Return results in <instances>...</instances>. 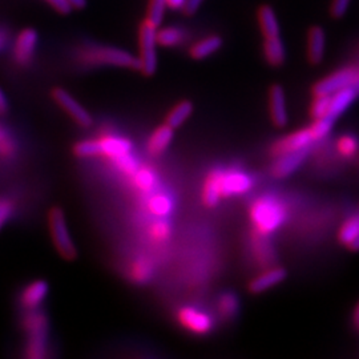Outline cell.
Returning <instances> with one entry per match:
<instances>
[{
	"mask_svg": "<svg viewBox=\"0 0 359 359\" xmlns=\"http://www.w3.org/2000/svg\"><path fill=\"white\" fill-rule=\"evenodd\" d=\"M253 180L241 170H212L205 180L203 189V203L206 208L218 205L222 197H231L249 192Z\"/></svg>",
	"mask_w": 359,
	"mask_h": 359,
	"instance_id": "obj_1",
	"label": "cell"
},
{
	"mask_svg": "<svg viewBox=\"0 0 359 359\" xmlns=\"http://www.w3.org/2000/svg\"><path fill=\"white\" fill-rule=\"evenodd\" d=\"M250 218L258 234L268 236L277 231L286 218L285 206L276 198L264 197L250 208Z\"/></svg>",
	"mask_w": 359,
	"mask_h": 359,
	"instance_id": "obj_2",
	"label": "cell"
},
{
	"mask_svg": "<svg viewBox=\"0 0 359 359\" xmlns=\"http://www.w3.org/2000/svg\"><path fill=\"white\" fill-rule=\"evenodd\" d=\"M81 60L86 65H111L140 71L139 57L121 48L109 46H92L81 52Z\"/></svg>",
	"mask_w": 359,
	"mask_h": 359,
	"instance_id": "obj_3",
	"label": "cell"
},
{
	"mask_svg": "<svg viewBox=\"0 0 359 359\" xmlns=\"http://www.w3.org/2000/svg\"><path fill=\"white\" fill-rule=\"evenodd\" d=\"M27 333L26 355L28 358L40 359L46 357L48 321L38 310L27 311L23 320Z\"/></svg>",
	"mask_w": 359,
	"mask_h": 359,
	"instance_id": "obj_4",
	"label": "cell"
},
{
	"mask_svg": "<svg viewBox=\"0 0 359 359\" xmlns=\"http://www.w3.org/2000/svg\"><path fill=\"white\" fill-rule=\"evenodd\" d=\"M48 226L52 241L59 255L69 261L75 259L77 255L76 246L74 244V240L68 229L65 212L60 208H52L50 210Z\"/></svg>",
	"mask_w": 359,
	"mask_h": 359,
	"instance_id": "obj_5",
	"label": "cell"
},
{
	"mask_svg": "<svg viewBox=\"0 0 359 359\" xmlns=\"http://www.w3.org/2000/svg\"><path fill=\"white\" fill-rule=\"evenodd\" d=\"M157 28L145 19L139 29L140 72L145 76H154L157 71Z\"/></svg>",
	"mask_w": 359,
	"mask_h": 359,
	"instance_id": "obj_6",
	"label": "cell"
},
{
	"mask_svg": "<svg viewBox=\"0 0 359 359\" xmlns=\"http://www.w3.org/2000/svg\"><path fill=\"white\" fill-rule=\"evenodd\" d=\"M350 86H359V63L344 65L329 74L313 86L311 92L313 95H332Z\"/></svg>",
	"mask_w": 359,
	"mask_h": 359,
	"instance_id": "obj_7",
	"label": "cell"
},
{
	"mask_svg": "<svg viewBox=\"0 0 359 359\" xmlns=\"http://www.w3.org/2000/svg\"><path fill=\"white\" fill-rule=\"evenodd\" d=\"M53 100L65 111L68 116L81 128H90L93 124V117L90 112L77 102L76 99L63 88H56L52 92Z\"/></svg>",
	"mask_w": 359,
	"mask_h": 359,
	"instance_id": "obj_8",
	"label": "cell"
},
{
	"mask_svg": "<svg viewBox=\"0 0 359 359\" xmlns=\"http://www.w3.org/2000/svg\"><path fill=\"white\" fill-rule=\"evenodd\" d=\"M177 320L185 330L196 335H205L210 333L213 329V320L210 318V316L206 314L205 311L193 306L180 309Z\"/></svg>",
	"mask_w": 359,
	"mask_h": 359,
	"instance_id": "obj_9",
	"label": "cell"
},
{
	"mask_svg": "<svg viewBox=\"0 0 359 359\" xmlns=\"http://www.w3.org/2000/svg\"><path fill=\"white\" fill-rule=\"evenodd\" d=\"M309 156V148H304L290 154L277 156L270 168V173L276 179H285L293 175L297 169L302 167Z\"/></svg>",
	"mask_w": 359,
	"mask_h": 359,
	"instance_id": "obj_10",
	"label": "cell"
},
{
	"mask_svg": "<svg viewBox=\"0 0 359 359\" xmlns=\"http://www.w3.org/2000/svg\"><path fill=\"white\" fill-rule=\"evenodd\" d=\"M314 142L313 135L310 128H302L295 130L293 133L280 139L278 142H274L271 147V154L274 157L281 154H290L304 148H310V145Z\"/></svg>",
	"mask_w": 359,
	"mask_h": 359,
	"instance_id": "obj_11",
	"label": "cell"
},
{
	"mask_svg": "<svg viewBox=\"0 0 359 359\" xmlns=\"http://www.w3.org/2000/svg\"><path fill=\"white\" fill-rule=\"evenodd\" d=\"M38 40V34L32 28H27L16 36L13 44V57L19 65H27L32 59Z\"/></svg>",
	"mask_w": 359,
	"mask_h": 359,
	"instance_id": "obj_12",
	"label": "cell"
},
{
	"mask_svg": "<svg viewBox=\"0 0 359 359\" xmlns=\"http://www.w3.org/2000/svg\"><path fill=\"white\" fill-rule=\"evenodd\" d=\"M269 112L274 127L283 128L287 126L289 116L286 111V97L280 84H273L269 88Z\"/></svg>",
	"mask_w": 359,
	"mask_h": 359,
	"instance_id": "obj_13",
	"label": "cell"
},
{
	"mask_svg": "<svg viewBox=\"0 0 359 359\" xmlns=\"http://www.w3.org/2000/svg\"><path fill=\"white\" fill-rule=\"evenodd\" d=\"M326 51V34L321 26L309 28L306 34V59L311 65H320Z\"/></svg>",
	"mask_w": 359,
	"mask_h": 359,
	"instance_id": "obj_14",
	"label": "cell"
},
{
	"mask_svg": "<svg viewBox=\"0 0 359 359\" xmlns=\"http://www.w3.org/2000/svg\"><path fill=\"white\" fill-rule=\"evenodd\" d=\"M286 276H287V273L283 268H278V266L270 268V269L262 271L259 276L255 277L249 283L248 289L252 294H261L271 287L280 285L286 278Z\"/></svg>",
	"mask_w": 359,
	"mask_h": 359,
	"instance_id": "obj_15",
	"label": "cell"
},
{
	"mask_svg": "<svg viewBox=\"0 0 359 359\" xmlns=\"http://www.w3.org/2000/svg\"><path fill=\"white\" fill-rule=\"evenodd\" d=\"M97 140L100 147V156L109 158L111 161H116L126 154H132V142L128 139L105 135Z\"/></svg>",
	"mask_w": 359,
	"mask_h": 359,
	"instance_id": "obj_16",
	"label": "cell"
},
{
	"mask_svg": "<svg viewBox=\"0 0 359 359\" xmlns=\"http://www.w3.org/2000/svg\"><path fill=\"white\" fill-rule=\"evenodd\" d=\"M330 111L329 115L334 120L344 115L347 108L359 97V86H350L346 88L337 90L330 95Z\"/></svg>",
	"mask_w": 359,
	"mask_h": 359,
	"instance_id": "obj_17",
	"label": "cell"
},
{
	"mask_svg": "<svg viewBox=\"0 0 359 359\" xmlns=\"http://www.w3.org/2000/svg\"><path fill=\"white\" fill-rule=\"evenodd\" d=\"M50 292V286L47 281L36 280L29 283L20 295V304L27 311L38 310L39 306L46 301Z\"/></svg>",
	"mask_w": 359,
	"mask_h": 359,
	"instance_id": "obj_18",
	"label": "cell"
},
{
	"mask_svg": "<svg viewBox=\"0 0 359 359\" xmlns=\"http://www.w3.org/2000/svg\"><path fill=\"white\" fill-rule=\"evenodd\" d=\"M257 20H258V26H259L262 38L269 39L281 36V27H280L278 18L274 13V10L268 4H264L258 8Z\"/></svg>",
	"mask_w": 359,
	"mask_h": 359,
	"instance_id": "obj_19",
	"label": "cell"
},
{
	"mask_svg": "<svg viewBox=\"0 0 359 359\" xmlns=\"http://www.w3.org/2000/svg\"><path fill=\"white\" fill-rule=\"evenodd\" d=\"M262 55L265 62L274 68L283 67L286 62V48L281 36L264 39Z\"/></svg>",
	"mask_w": 359,
	"mask_h": 359,
	"instance_id": "obj_20",
	"label": "cell"
},
{
	"mask_svg": "<svg viewBox=\"0 0 359 359\" xmlns=\"http://www.w3.org/2000/svg\"><path fill=\"white\" fill-rule=\"evenodd\" d=\"M173 133H175V129L170 128L165 123L157 127L148 139V144H147L148 152L152 156L164 154L173 140Z\"/></svg>",
	"mask_w": 359,
	"mask_h": 359,
	"instance_id": "obj_21",
	"label": "cell"
},
{
	"mask_svg": "<svg viewBox=\"0 0 359 359\" xmlns=\"http://www.w3.org/2000/svg\"><path fill=\"white\" fill-rule=\"evenodd\" d=\"M224 40L219 35H209L205 38L200 39L189 48V56L193 60H204L206 57L212 56L213 53L222 47Z\"/></svg>",
	"mask_w": 359,
	"mask_h": 359,
	"instance_id": "obj_22",
	"label": "cell"
},
{
	"mask_svg": "<svg viewBox=\"0 0 359 359\" xmlns=\"http://www.w3.org/2000/svg\"><path fill=\"white\" fill-rule=\"evenodd\" d=\"M338 238L342 244L353 252L359 250V213L347 218L341 226Z\"/></svg>",
	"mask_w": 359,
	"mask_h": 359,
	"instance_id": "obj_23",
	"label": "cell"
},
{
	"mask_svg": "<svg viewBox=\"0 0 359 359\" xmlns=\"http://www.w3.org/2000/svg\"><path fill=\"white\" fill-rule=\"evenodd\" d=\"M193 103L189 100H182L176 104L167 115L165 124L170 128L177 129L192 116Z\"/></svg>",
	"mask_w": 359,
	"mask_h": 359,
	"instance_id": "obj_24",
	"label": "cell"
},
{
	"mask_svg": "<svg viewBox=\"0 0 359 359\" xmlns=\"http://www.w3.org/2000/svg\"><path fill=\"white\" fill-rule=\"evenodd\" d=\"M185 40V32L182 28L176 26L163 27L157 28V43L161 47L173 48L179 47Z\"/></svg>",
	"mask_w": 359,
	"mask_h": 359,
	"instance_id": "obj_25",
	"label": "cell"
},
{
	"mask_svg": "<svg viewBox=\"0 0 359 359\" xmlns=\"http://www.w3.org/2000/svg\"><path fill=\"white\" fill-rule=\"evenodd\" d=\"M218 313L224 320H233L240 309L237 295L233 293H224L218 298Z\"/></svg>",
	"mask_w": 359,
	"mask_h": 359,
	"instance_id": "obj_26",
	"label": "cell"
},
{
	"mask_svg": "<svg viewBox=\"0 0 359 359\" xmlns=\"http://www.w3.org/2000/svg\"><path fill=\"white\" fill-rule=\"evenodd\" d=\"M132 180H133V184L135 187L142 191V192H149L152 191V188L156 184V177H154V173L149 170V169H145V168H139L133 175H132Z\"/></svg>",
	"mask_w": 359,
	"mask_h": 359,
	"instance_id": "obj_27",
	"label": "cell"
},
{
	"mask_svg": "<svg viewBox=\"0 0 359 359\" xmlns=\"http://www.w3.org/2000/svg\"><path fill=\"white\" fill-rule=\"evenodd\" d=\"M74 154H76L79 158H92L100 156V147L99 140L87 139L77 142L74 147Z\"/></svg>",
	"mask_w": 359,
	"mask_h": 359,
	"instance_id": "obj_28",
	"label": "cell"
},
{
	"mask_svg": "<svg viewBox=\"0 0 359 359\" xmlns=\"http://www.w3.org/2000/svg\"><path fill=\"white\" fill-rule=\"evenodd\" d=\"M167 0H149L147 20L156 27H160L167 11Z\"/></svg>",
	"mask_w": 359,
	"mask_h": 359,
	"instance_id": "obj_29",
	"label": "cell"
},
{
	"mask_svg": "<svg viewBox=\"0 0 359 359\" xmlns=\"http://www.w3.org/2000/svg\"><path fill=\"white\" fill-rule=\"evenodd\" d=\"M330 99H332L330 95H313V102L310 105V115L314 120L329 115Z\"/></svg>",
	"mask_w": 359,
	"mask_h": 359,
	"instance_id": "obj_30",
	"label": "cell"
},
{
	"mask_svg": "<svg viewBox=\"0 0 359 359\" xmlns=\"http://www.w3.org/2000/svg\"><path fill=\"white\" fill-rule=\"evenodd\" d=\"M148 208L154 216L165 217L172 212V201L169 200V197L164 196V194H156L149 200Z\"/></svg>",
	"mask_w": 359,
	"mask_h": 359,
	"instance_id": "obj_31",
	"label": "cell"
},
{
	"mask_svg": "<svg viewBox=\"0 0 359 359\" xmlns=\"http://www.w3.org/2000/svg\"><path fill=\"white\" fill-rule=\"evenodd\" d=\"M334 123H335V120L332 118L330 116L316 118L314 123L309 127L311 130L314 142H318V140H321L322 137H325L333 128Z\"/></svg>",
	"mask_w": 359,
	"mask_h": 359,
	"instance_id": "obj_32",
	"label": "cell"
},
{
	"mask_svg": "<svg viewBox=\"0 0 359 359\" xmlns=\"http://www.w3.org/2000/svg\"><path fill=\"white\" fill-rule=\"evenodd\" d=\"M337 149L341 156L344 157H353L354 154L358 152V140L350 135H345L338 139L337 142Z\"/></svg>",
	"mask_w": 359,
	"mask_h": 359,
	"instance_id": "obj_33",
	"label": "cell"
},
{
	"mask_svg": "<svg viewBox=\"0 0 359 359\" xmlns=\"http://www.w3.org/2000/svg\"><path fill=\"white\" fill-rule=\"evenodd\" d=\"M132 278L136 283H147L151 277V265L148 261L145 259H139L137 262H135V265L132 266Z\"/></svg>",
	"mask_w": 359,
	"mask_h": 359,
	"instance_id": "obj_34",
	"label": "cell"
},
{
	"mask_svg": "<svg viewBox=\"0 0 359 359\" xmlns=\"http://www.w3.org/2000/svg\"><path fill=\"white\" fill-rule=\"evenodd\" d=\"M15 205L8 198H0V231L7 225L10 218L13 217Z\"/></svg>",
	"mask_w": 359,
	"mask_h": 359,
	"instance_id": "obj_35",
	"label": "cell"
},
{
	"mask_svg": "<svg viewBox=\"0 0 359 359\" xmlns=\"http://www.w3.org/2000/svg\"><path fill=\"white\" fill-rule=\"evenodd\" d=\"M149 234L157 241H164L170 234V228L165 221H157L152 224V226L149 229Z\"/></svg>",
	"mask_w": 359,
	"mask_h": 359,
	"instance_id": "obj_36",
	"label": "cell"
},
{
	"mask_svg": "<svg viewBox=\"0 0 359 359\" xmlns=\"http://www.w3.org/2000/svg\"><path fill=\"white\" fill-rule=\"evenodd\" d=\"M353 0H332L330 3V8L329 13L332 15L333 19H342L350 7V3Z\"/></svg>",
	"mask_w": 359,
	"mask_h": 359,
	"instance_id": "obj_37",
	"label": "cell"
},
{
	"mask_svg": "<svg viewBox=\"0 0 359 359\" xmlns=\"http://www.w3.org/2000/svg\"><path fill=\"white\" fill-rule=\"evenodd\" d=\"M16 149V144L13 142V137L6 133H0V154L7 157L11 156Z\"/></svg>",
	"mask_w": 359,
	"mask_h": 359,
	"instance_id": "obj_38",
	"label": "cell"
},
{
	"mask_svg": "<svg viewBox=\"0 0 359 359\" xmlns=\"http://www.w3.org/2000/svg\"><path fill=\"white\" fill-rule=\"evenodd\" d=\"M205 0H187L182 13H184V15H187V16H192V15H194V13L200 10V7H201V4Z\"/></svg>",
	"mask_w": 359,
	"mask_h": 359,
	"instance_id": "obj_39",
	"label": "cell"
},
{
	"mask_svg": "<svg viewBox=\"0 0 359 359\" xmlns=\"http://www.w3.org/2000/svg\"><path fill=\"white\" fill-rule=\"evenodd\" d=\"M48 4H51L52 7L62 13H71L72 6L68 3V0H46Z\"/></svg>",
	"mask_w": 359,
	"mask_h": 359,
	"instance_id": "obj_40",
	"label": "cell"
},
{
	"mask_svg": "<svg viewBox=\"0 0 359 359\" xmlns=\"http://www.w3.org/2000/svg\"><path fill=\"white\" fill-rule=\"evenodd\" d=\"M10 109V104H8V99L4 93V90L0 88V116L6 115Z\"/></svg>",
	"mask_w": 359,
	"mask_h": 359,
	"instance_id": "obj_41",
	"label": "cell"
},
{
	"mask_svg": "<svg viewBox=\"0 0 359 359\" xmlns=\"http://www.w3.org/2000/svg\"><path fill=\"white\" fill-rule=\"evenodd\" d=\"M187 0H167V6L172 11H182Z\"/></svg>",
	"mask_w": 359,
	"mask_h": 359,
	"instance_id": "obj_42",
	"label": "cell"
},
{
	"mask_svg": "<svg viewBox=\"0 0 359 359\" xmlns=\"http://www.w3.org/2000/svg\"><path fill=\"white\" fill-rule=\"evenodd\" d=\"M351 322H353V327H354V330L359 333V301L358 304L355 305V308H354V311H353V318H351Z\"/></svg>",
	"mask_w": 359,
	"mask_h": 359,
	"instance_id": "obj_43",
	"label": "cell"
},
{
	"mask_svg": "<svg viewBox=\"0 0 359 359\" xmlns=\"http://www.w3.org/2000/svg\"><path fill=\"white\" fill-rule=\"evenodd\" d=\"M72 8H83L87 4V0H68Z\"/></svg>",
	"mask_w": 359,
	"mask_h": 359,
	"instance_id": "obj_44",
	"label": "cell"
},
{
	"mask_svg": "<svg viewBox=\"0 0 359 359\" xmlns=\"http://www.w3.org/2000/svg\"><path fill=\"white\" fill-rule=\"evenodd\" d=\"M6 44H7V34L3 29H0V52L6 47Z\"/></svg>",
	"mask_w": 359,
	"mask_h": 359,
	"instance_id": "obj_45",
	"label": "cell"
},
{
	"mask_svg": "<svg viewBox=\"0 0 359 359\" xmlns=\"http://www.w3.org/2000/svg\"><path fill=\"white\" fill-rule=\"evenodd\" d=\"M0 133H1V128H0Z\"/></svg>",
	"mask_w": 359,
	"mask_h": 359,
	"instance_id": "obj_46",
	"label": "cell"
}]
</instances>
